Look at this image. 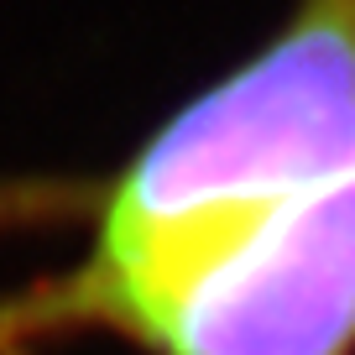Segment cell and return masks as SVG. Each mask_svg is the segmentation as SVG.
<instances>
[{"instance_id": "cell-1", "label": "cell", "mask_w": 355, "mask_h": 355, "mask_svg": "<svg viewBox=\"0 0 355 355\" xmlns=\"http://www.w3.org/2000/svg\"><path fill=\"white\" fill-rule=\"evenodd\" d=\"M340 178H355V0H293L110 167L0 178V235L78 230L68 277H121Z\"/></svg>"}, {"instance_id": "cell-2", "label": "cell", "mask_w": 355, "mask_h": 355, "mask_svg": "<svg viewBox=\"0 0 355 355\" xmlns=\"http://www.w3.org/2000/svg\"><path fill=\"white\" fill-rule=\"evenodd\" d=\"M355 355V178L282 199L121 277L47 266L0 288V355Z\"/></svg>"}]
</instances>
